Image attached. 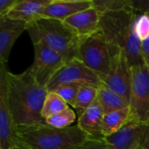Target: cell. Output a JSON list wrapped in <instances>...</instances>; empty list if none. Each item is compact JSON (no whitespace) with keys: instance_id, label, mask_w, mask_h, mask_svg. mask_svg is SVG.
Returning <instances> with one entry per match:
<instances>
[{"instance_id":"6da1fadb","label":"cell","mask_w":149,"mask_h":149,"mask_svg":"<svg viewBox=\"0 0 149 149\" xmlns=\"http://www.w3.org/2000/svg\"><path fill=\"white\" fill-rule=\"evenodd\" d=\"M5 79L7 102L16 128L45 123L41 112L48 91L29 69L18 74L6 71Z\"/></svg>"},{"instance_id":"7a4b0ae2","label":"cell","mask_w":149,"mask_h":149,"mask_svg":"<svg viewBox=\"0 0 149 149\" xmlns=\"http://www.w3.org/2000/svg\"><path fill=\"white\" fill-rule=\"evenodd\" d=\"M138 13L132 9L101 13L100 30L109 42L125 52L132 67L144 65L141 42L134 31Z\"/></svg>"},{"instance_id":"3957f363","label":"cell","mask_w":149,"mask_h":149,"mask_svg":"<svg viewBox=\"0 0 149 149\" xmlns=\"http://www.w3.org/2000/svg\"><path fill=\"white\" fill-rule=\"evenodd\" d=\"M16 137L28 149H75L92 138L78 126L54 128L46 123L17 127Z\"/></svg>"},{"instance_id":"277c9868","label":"cell","mask_w":149,"mask_h":149,"mask_svg":"<svg viewBox=\"0 0 149 149\" xmlns=\"http://www.w3.org/2000/svg\"><path fill=\"white\" fill-rule=\"evenodd\" d=\"M27 31L32 44L42 43L67 60L78 57L81 38L64 21L40 17L28 24Z\"/></svg>"},{"instance_id":"5b68a950","label":"cell","mask_w":149,"mask_h":149,"mask_svg":"<svg viewBox=\"0 0 149 149\" xmlns=\"http://www.w3.org/2000/svg\"><path fill=\"white\" fill-rule=\"evenodd\" d=\"M119 50L120 49L112 45L99 30L80 39L77 58L95 72L101 79L108 73L113 58Z\"/></svg>"},{"instance_id":"8992f818","label":"cell","mask_w":149,"mask_h":149,"mask_svg":"<svg viewBox=\"0 0 149 149\" xmlns=\"http://www.w3.org/2000/svg\"><path fill=\"white\" fill-rule=\"evenodd\" d=\"M129 108L133 121L149 125V67H132Z\"/></svg>"},{"instance_id":"52a82bcc","label":"cell","mask_w":149,"mask_h":149,"mask_svg":"<svg viewBox=\"0 0 149 149\" xmlns=\"http://www.w3.org/2000/svg\"><path fill=\"white\" fill-rule=\"evenodd\" d=\"M66 84L88 85L96 88L103 85L100 77L77 58L67 60L62 65L47 84L46 89L48 92H53L58 86Z\"/></svg>"},{"instance_id":"ba28073f","label":"cell","mask_w":149,"mask_h":149,"mask_svg":"<svg viewBox=\"0 0 149 149\" xmlns=\"http://www.w3.org/2000/svg\"><path fill=\"white\" fill-rule=\"evenodd\" d=\"M33 48L34 60L28 69L38 83L46 88L51 79L67 59L42 43L33 44Z\"/></svg>"},{"instance_id":"9c48e42d","label":"cell","mask_w":149,"mask_h":149,"mask_svg":"<svg viewBox=\"0 0 149 149\" xmlns=\"http://www.w3.org/2000/svg\"><path fill=\"white\" fill-rule=\"evenodd\" d=\"M104 86L116 92L128 102L131 94L132 65L124 51L119 50L114 55L108 73L101 78Z\"/></svg>"},{"instance_id":"30bf717a","label":"cell","mask_w":149,"mask_h":149,"mask_svg":"<svg viewBox=\"0 0 149 149\" xmlns=\"http://www.w3.org/2000/svg\"><path fill=\"white\" fill-rule=\"evenodd\" d=\"M6 67L0 65V149H10L17 145L14 124L6 96Z\"/></svg>"},{"instance_id":"8fae6325","label":"cell","mask_w":149,"mask_h":149,"mask_svg":"<svg viewBox=\"0 0 149 149\" xmlns=\"http://www.w3.org/2000/svg\"><path fill=\"white\" fill-rule=\"evenodd\" d=\"M148 125L131 121L114 134L106 137L109 149H134L142 144Z\"/></svg>"},{"instance_id":"7c38bea8","label":"cell","mask_w":149,"mask_h":149,"mask_svg":"<svg viewBox=\"0 0 149 149\" xmlns=\"http://www.w3.org/2000/svg\"><path fill=\"white\" fill-rule=\"evenodd\" d=\"M28 24L8 17H0V65L5 66L10 51L18 37L27 31Z\"/></svg>"},{"instance_id":"4fadbf2b","label":"cell","mask_w":149,"mask_h":149,"mask_svg":"<svg viewBox=\"0 0 149 149\" xmlns=\"http://www.w3.org/2000/svg\"><path fill=\"white\" fill-rule=\"evenodd\" d=\"M101 13L93 6L78 12L64 22L71 26L80 38L90 36L100 30Z\"/></svg>"},{"instance_id":"5bb4252c","label":"cell","mask_w":149,"mask_h":149,"mask_svg":"<svg viewBox=\"0 0 149 149\" xmlns=\"http://www.w3.org/2000/svg\"><path fill=\"white\" fill-rule=\"evenodd\" d=\"M93 7V0H52L41 17L65 21L72 15Z\"/></svg>"},{"instance_id":"9a60e30c","label":"cell","mask_w":149,"mask_h":149,"mask_svg":"<svg viewBox=\"0 0 149 149\" xmlns=\"http://www.w3.org/2000/svg\"><path fill=\"white\" fill-rule=\"evenodd\" d=\"M52 0H17L5 17L24 21L28 24L41 17L45 8Z\"/></svg>"},{"instance_id":"2e32d148","label":"cell","mask_w":149,"mask_h":149,"mask_svg":"<svg viewBox=\"0 0 149 149\" xmlns=\"http://www.w3.org/2000/svg\"><path fill=\"white\" fill-rule=\"evenodd\" d=\"M104 112L96 100L78 119V127L92 138H101Z\"/></svg>"},{"instance_id":"e0dca14e","label":"cell","mask_w":149,"mask_h":149,"mask_svg":"<svg viewBox=\"0 0 149 149\" xmlns=\"http://www.w3.org/2000/svg\"><path fill=\"white\" fill-rule=\"evenodd\" d=\"M131 121L133 120L129 107L105 114L102 124V136L106 138L114 134Z\"/></svg>"},{"instance_id":"ac0fdd59","label":"cell","mask_w":149,"mask_h":149,"mask_svg":"<svg viewBox=\"0 0 149 149\" xmlns=\"http://www.w3.org/2000/svg\"><path fill=\"white\" fill-rule=\"evenodd\" d=\"M97 100L105 114L129 107V102L126 99L104 85L98 88Z\"/></svg>"},{"instance_id":"d6986e66","label":"cell","mask_w":149,"mask_h":149,"mask_svg":"<svg viewBox=\"0 0 149 149\" xmlns=\"http://www.w3.org/2000/svg\"><path fill=\"white\" fill-rule=\"evenodd\" d=\"M97 91L98 88L85 85L79 89L72 107L77 112L78 115H81L96 100H97Z\"/></svg>"},{"instance_id":"ffe728a7","label":"cell","mask_w":149,"mask_h":149,"mask_svg":"<svg viewBox=\"0 0 149 149\" xmlns=\"http://www.w3.org/2000/svg\"><path fill=\"white\" fill-rule=\"evenodd\" d=\"M69 105L54 92H48L43 109L41 112L43 119L45 120L49 117L67 109Z\"/></svg>"},{"instance_id":"44dd1931","label":"cell","mask_w":149,"mask_h":149,"mask_svg":"<svg viewBox=\"0 0 149 149\" xmlns=\"http://www.w3.org/2000/svg\"><path fill=\"white\" fill-rule=\"evenodd\" d=\"M76 120L75 112L68 107L67 109L56 113L45 120V123L54 128H66L72 127L71 125Z\"/></svg>"},{"instance_id":"7402d4cb","label":"cell","mask_w":149,"mask_h":149,"mask_svg":"<svg viewBox=\"0 0 149 149\" xmlns=\"http://www.w3.org/2000/svg\"><path fill=\"white\" fill-rule=\"evenodd\" d=\"M93 6L100 13L131 8V0H93Z\"/></svg>"},{"instance_id":"603a6c76","label":"cell","mask_w":149,"mask_h":149,"mask_svg":"<svg viewBox=\"0 0 149 149\" xmlns=\"http://www.w3.org/2000/svg\"><path fill=\"white\" fill-rule=\"evenodd\" d=\"M81 86H82L79 84H66L58 86L53 92L62 98L68 105L72 107Z\"/></svg>"},{"instance_id":"cb8c5ba5","label":"cell","mask_w":149,"mask_h":149,"mask_svg":"<svg viewBox=\"0 0 149 149\" xmlns=\"http://www.w3.org/2000/svg\"><path fill=\"white\" fill-rule=\"evenodd\" d=\"M134 31L139 40L144 41L149 38V15L139 14L134 23Z\"/></svg>"},{"instance_id":"d4e9b609","label":"cell","mask_w":149,"mask_h":149,"mask_svg":"<svg viewBox=\"0 0 149 149\" xmlns=\"http://www.w3.org/2000/svg\"><path fill=\"white\" fill-rule=\"evenodd\" d=\"M110 146L105 137L90 138L75 149H109Z\"/></svg>"},{"instance_id":"484cf974","label":"cell","mask_w":149,"mask_h":149,"mask_svg":"<svg viewBox=\"0 0 149 149\" xmlns=\"http://www.w3.org/2000/svg\"><path fill=\"white\" fill-rule=\"evenodd\" d=\"M131 8L137 13L149 15V0H131Z\"/></svg>"},{"instance_id":"4316f807","label":"cell","mask_w":149,"mask_h":149,"mask_svg":"<svg viewBox=\"0 0 149 149\" xmlns=\"http://www.w3.org/2000/svg\"><path fill=\"white\" fill-rule=\"evenodd\" d=\"M17 2V0H0V17H5Z\"/></svg>"},{"instance_id":"83f0119b","label":"cell","mask_w":149,"mask_h":149,"mask_svg":"<svg viewBox=\"0 0 149 149\" xmlns=\"http://www.w3.org/2000/svg\"><path fill=\"white\" fill-rule=\"evenodd\" d=\"M141 55L144 64L149 67V38L141 41Z\"/></svg>"},{"instance_id":"f1b7e54d","label":"cell","mask_w":149,"mask_h":149,"mask_svg":"<svg viewBox=\"0 0 149 149\" xmlns=\"http://www.w3.org/2000/svg\"><path fill=\"white\" fill-rule=\"evenodd\" d=\"M141 146H142L143 148H145L146 149H149V125L148 127L146 134H145V136H144V139H143V141H142Z\"/></svg>"},{"instance_id":"f546056e","label":"cell","mask_w":149,"mask_h":149,"mask_svg":"<svg viewBox=\"0 0 149 149\" xmlns=\"http://www.w3.org/2000/svg\"><path fill=\"white\" fill-rule=\"evenodd\" d=\"M10 149H28L27 148H25V147H24L23 145H21V144H17V145H16V146H14L13 148H11Z\"/></svg>"},{"instance_id":"4dcf8cb0","label":"cell","mask_w":149,"mask_h":149,"mask_svg":"<svg viewBox=\"0 0 149 149\" xmlns=\"http://www.w3.org/2000/svg\"><path fill=\"white\" fill-rule=\"evenodd\" d=\"M134 149H146V148H143V147H142L141 145H140V146H138V147H137L136 148H134Z\"/></svg>"}]
</instances>
